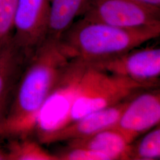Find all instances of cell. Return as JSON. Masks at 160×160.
I'll use <instances>...</instances> for the list:
<instances>
[{"label": "cell", "mask_w": 160, "mask_h": 160, "mask_svg": "<svg viewBox=\"0 0 160 160\" xmlns=\"http://www.w3.org/2000/svg\"><path fill=\"white\" fill-rule=\"evenodd\" d=\"M72 58L59 39L46 38L37 48L15 86L1 136L33 135L42 106Z\"/></svg>", "instance_id": "obj_1"}, {"label": "cell", "mask_w": 160, "mask_h": 160, "mask_svg": "<svg viewBox=\"0 0 160 160\" xmlns=\"http://www.w3.org/2000/svg\"><path fill=\"white\" fill-rule=\"evenodd\" d=\"M160 35V28L123 29L81 17L59 40L71 57L92 63L121 55Z\"/></svg>", "instance_id": "obj_2"}, {"label": "cell", "mask_w": 160, "mask_h": 160, "mask_svg": "<svg viewBox=\"0 0 160 160\" xmlns=\"http://www.w3.org/2000/svg\"><path fill=\"white\" fill-rule=\"evenodd\" d=\"M88 67L82 60L72 58L42 106L36 118L33 135L42 145L52 134L67 125Z\"/></svg>", "instance_id": "obj_3"}, {"label": "cell", "mask_w": 160, "mask_h": 160, "mask_svg": "<svg viewBox=\"0 0 160 160\" xmlns=\"http://www.w3.org/2000/svg\"><path fill=\"white\" fill-rule=\"evenodd\" d=\"M88 65L67 125L86 114L114 106L147 89L128 78Z\"/></svg>", "instance_id": "obj_4"}, {"label": "cell", "mask_w": 160, "mask_h": 160, "mask_svg": "<svg viewBox=\"0 0 160 160\" xmlns=\"http://www.w3.org/2000/svg\"><path fill=\"white\" fill-rule=\"evenodd\" d=\"M81 17L123 29L160 28V12L133 0H92Z\"/></svg>", "instance_id": "obj_5"}, {"label": "cell", "mask_w": 160, "mask_h": 160, "mask_svg": "<svg viewBox=\"0 0 160 160\" xmlns=\"http://www.w3.org/2000/svg\"><path fill=\"white\" fill-rule=\"evenodd\" d=\"M140 47L116 57L87 64L110 74L128 78L147 89L158 88L160 86V47Z\"/></svg>", "instance_id": "obj_6"}, {"label": "cell", "mask_w": 160, "mask_h": 160, "mask_svg": "<svg viewBox=\"0 0 160 160\" xmlns=\"http://www.w3.org/2000/svg\"><path fill=\"white\" fill-rule=\"evenodd\" d=\"M49 14V0H18L12 39L29 57L47 38Z\"/></svg>", "instance_id": "obj_7"}, {"label": "cell", "mask_w": 160, "mask_h": 160, "mask_svg": "<svg viewBox=\"0 0 160 160\" xmlns=\"http://www.w3.org/2000/svg\"><path fill=\"white\" fill-rule=\"evenodd\" d=\"M160 122V92L156 88L143 90L132 96L113 127L131 143Z\"/></svg>", "instance_id": "obj_8"}, {"label": "cell", "mask_w": 160, "mask_h": 160, "mask_svg": "<svg viewBox=\"0 0 160 160\" xmlns=\"http://www.w3.org/2000/svg\"><path fill=\"white\" fill-rule=\"evenodd\" d=\"M132 97L114 106L86 114L69 123L52 134L45 144L67 142L87 137L98 132L113 127Z\"/></svg>", "instance_id": "obj_9"}, {"label": "cell", "mask_w": 160, "mask_h": 160, "mask_svg": "<svg viewBox=\"0 0 160 160\" xmlns=\"http://www.w3.org/2000/svg\"><path fill=\"white\" fill-rule=\"evenodd\" d=\"M70 147L90 149L109 157L110 160H129L131 143L114 127L109 128L87 137L67 142Z\"/></svg>", "instance_id": "obj_10"}, {"label": "cell", "mask_w": 160, "mask_h": 160, "mask_svg": "<svg viewBox=\"0 0 160 160\" xmlns=\"http://www.w3.org/2000/svg\"><path fill=\"white\" fill-rule=\"evenodd\" d=\"M92 0H49L47 38L59 39L78 17H82Z\"/></svg>", "instance_id": "obj_11"}, {"label": "cell", "mask_w": 160, "mask_h": 160, "mask_svg": "<svg viewBox=\"0 0 160 160\" xmlns=\"http://www.w3.org/2000/svg\"><path fill=\"white\" fill-rule=\"evenodd\" d=\"M30 58L12 38L0 46V95L16 86Z\"/></svg>", "instance_id": "obj_12"}, {"label": "cell", "mask_w": 160, "mask_h": 160, "mask_svg": "<svg viewBox=\"0 0 160 160\" xmlns=\"http://www.w3.org/2000/svg\"><path fill=\"white\" fill-rule=\"evenodd\" d=\"M11 139L6 147L8 160H58L56 155L47 151L31 137Z\"/></svg>", "instance_id": "obj_13"}, {"label": "cell", "mask_w": 160, "mask_h": 160, "mask_svg": "<svg viewBox=\"0 0 160 160\" xmlns=\"http://www.w3.org/2000/svg\"><path fill=\"white\" fill-rule=\"evenodd\" d=\"M160 158V126L147 132L141 139L131 143L129 160H155Z\"/></svg>", "instance_id": "obj_14"}, {"label": "cell", "mask_w": 160, "mask_h": 160, "mask_svg": "<svg viewBox=\"0 0 160 160\" xmlns=\"http://www.w3.org/2000/svg\"><path fill=\"white\" fill-rule=\"evenodd\" d=\"M18 0H0V42L4 44L12 38L13 18Z\"/></svg>", "instance_id": "obj_15"}, {"label": "cell", "mask_w": 160, "mask_h": 160, "mask_svg": "<svg viewBox=\"0 0 160 160\" xmlns=\"http://www.w3.org/2000/svg\"><path fill=\"white\" fill-rule=\"evenodd\" d=\"M58 160H110L108 155L83 147H70L61 149L57 153Z\"/></svg>", "instance_id": "obj_16"}, {"label": "cell", "mask_w": 160, "mask_h": 160, "mask_svg": "<svg viewBox=\"0 0 160 160\" xmlns=\"http://www.w3.org/2000/svg\"><path fill=\"white\" fill-rule=\"evenodd\" d=\"M14 88L15 87L7 90L0 95V135L6 120Z\"/></svg>", "instance_id": "obj_17"}, {"label": "cell", "mask_w": 160, "mask_h": 160, "mask_svg": "<svg viewBox=\"0 0 160 160\" xmlns=\"http://www.w3.org/2000/svg\"><path fill=\"white\" fill-rule=\"evenodd\" d=\"M149 8L160 12V0H133Z\"/></svg>", "instance_id": "obj_18"}, {"label": "cell", "mask_w": 160, "mask_h": 160, "mask_svg": "<svg viewBox=\"0 0 160 160\" xmlns=\"http://www.w3.org/2000/svg\"><path fill=\"white\" fill-rule=\"evenodd\" d=\"M0 160H8V154L6 147L0 143Z\"/></svg>", "instance_id": "obj_19"}, {"label": "cell", "mask_w": 160, "mask_h": 160, "mask_svg": "<svg viewBox=\"0 0 160 160\" xmlns=\"http://www.w3.org/2000/svg\"><path fill=\"white\" fill-rule=\"evenodd\" d=\"M1 46V42H0V46Z\"/></svg>", "instance_id": "obj_20"}]
</instances>
